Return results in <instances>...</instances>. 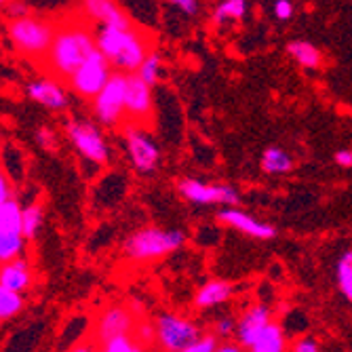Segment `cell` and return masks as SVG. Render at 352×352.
Listing matches in <instances>:
<instances>
[{
  "label": "cell",
  "mask_w": 352,
  "mask_h": 352,
  "mask_svg": "<svg viewBox=\"0 0 352 352\" xmlns=\"http://www.w3.org/2000/svg\"><path fill=\"white\" fill-rule=\"evenodd\" d=\"M215 352H245V348L239 342H221Z\"/></svg>",
  "instance_id": "40"
},
{
  "label": "cell",
  "mask_w": 352,
  "mask_h": 352,
  "mask_svg": "<svg viewBox=\"0 0 352 352\" xmlns=\"http://www.w3.org/2000/svg\"><path fill=\"white\" fill-rule=\"evenodd\" d=\"M102 352H146V350L133 336H118L102 344Z\"/></svg>",
  "instance_id": "29"
},
{
  "label": "cell",
  "mask_w": 352,
  "mask_h": 352,
  "mask_svg": "<svg viewBox=\"0 0 352 352\" xmlns=\"http://www.w3.org/2000/svg\"><path fill=\"white\" fill-rule=\"evenodd\" d=\"M186 243L184 230H165V228H142L126 236L122 251L129 260L152 262L177 251Z\"/></svg>",
  "instance_id": "4"
},
{
  "label": "cell",
  "mask_w": 352,
  "mask_h": 352,
  "mask_svg": "<svg viewBox=\"0 0 352 352\" xmlns=\"http://www.w3.org/2000/svg\"><path fill=\"white\" fill-rule=\"evenodd\" d=\"M57 34V21L38 15H28L7 21V36L23 57L45 61Z\"/></svg>",
  "instance_id": "3"
},
{
  "label": "cell",
  "mask_w": 352,
  "mask_h": 352,
  "mask_svg": "<svg viewBox=\"0 0 352 352\" xmlns=\"http://www.w3.org/2000/svg\"><path fill=\"white\" fill-rule=\"evenodd\" d=\"M36 140H38V144H41L43 148H49V150H53V148H55V133H53L51 129H47V126H43V129H38Z\"/></svg>",
  "instance_id": "36"
},
{
  "label": "cell",
  "mask_w": 352,
  "mask_h": 352,
  "mask_svg": "<svg viewBox=\"0 0 352 352\" xmlns=\"http://www.w3.org/2000/svg\"><path fill=\"white\" fill-rule=\"evenodd\" d=\"M30 285H32V268L25 258H17L3 264V270H0V289L23 294L25 289H30Z\"/></svg>",
  "instance_id": "17"
},
{
  "label": "cell",
  "mask_w": 352,
  "mask_h": 352,
  "mask_svg": "<svg viewBox=\"0 0 352 352\" xmlns=\"http://www.w3.org/2000/svg\"><path fill=\"white\" fill-rule=\"evenodd\" d=\"M25 93L32 102H36L38 106L47 108V110H66L68 108V93L66 89L59 87V80L53 76H45V78H36L28 82Z\"/></svg>",
  "instance_id": "14"
},
{
  "label": "cell",
  "mask_w": 352,
  "mask_h": 352,
  "mask_svg": "<svg viewBox=\"0 0 352 352\" xmlns=\"http://www.w3.org/2000/svg\"><path fill=\"white\" fill-rule=\"evenodd\" d=\"M152 85H148L138 72L126 74V114H129V120L138 122H146L152 116Z\"/></svg>",
  "instance_id": "12"
},
{
  "label": "cell",
  "mask_w": 352,
  "mask_h": 352,
  "mask_svg": "<svg viewBox=\"0 0 352 352\" xmlns=\"http://www.w3.org/2000/svg\"><path fill=\"white\" fill-rule=\"evenodd\" d=\"M217 219L221 223H226V226H232V228L245 232L247 236L260 239V241H272L276 236V230L270 226V223H262L260 219H255L253 215H249L245 211H239L234 207L221 209L217 213Z\"/></svg>",
  "instance_id": "15"
},
{
  "label": "cell",
  "mask_w": 352,
  "mask_h": 352,
  "mask_svg": "<svg viewBox=\"0 0 352 352\" xmlns=\"http://www.w3.org/2000/svg\"><path fill=\"white\" fill-rule=\"evenodd\" d=\"M294 0H274V17L278 21H289L294 17Z\"/></svg>",
  "instance_id": "32"
},
{
  "label": "cell",
  "mask_w": 352,
  "mask_h": 352,
  "mask_svg": "<svg viewBox=\"0 0 352 352\" xmlns=\"http://www.w3.org/2000/svg\"><path fill=\"white\" fill-rule=\"evenodd\" d=\"M156 342L161 344L165 352H179L188 344L197 342L203 333L201 329L190 321V318L175 314V312H165L156 318Z\"/></svg>",
  "instance_id": "7"
},
{
  "label": "cell",
  "mask_w": 352,
  "mask_h": 352,
  "mask_svg": "<svg viewBox=\"0 0 352 352\" xmlns=\"http://www.w3.org/2000/svg\"><path fill=\"white\" fill-rule=\"evenodd\" d=\"M0 234H23V209L15 195L0 201Z\"/></svg>",
  "instance_id": "19"
},
{
  "label": "cell",
  "mask_w": 352,
  "mask_h": 352,
  "mask_svg": "<svg viewBox=\"0 0 352 352\" xmlns=\"http://www.w3.org/2000/svg\"><path fill=\"white\" fill-rule=\"evenodd\" d=\"M11 197H13V188H11V184H9L7 175L3 173V175H0V201H7V199H11Z\"/></svg>",
  "instance_id": "38"
},
{
  "label": "cell",
  "mask_w": 352,
  "mask_h": 352,
  "mask_svg": "<svg viewBox=\"0 0 352 352\" xmlns=\"http://www.w3.org/2000/svg\"><path fill=\"white\" fill-rule=\"evenodd\" d=\"M232 292L234 289H232V285L228 280H219V278L207 280L195 296V306L199 310L215 308V306H219L223 302H228L232 298Z\"/></svg>",
  "instance_id": "18"
},
{
  "label": "cell",
  "mask_w": 352,
  "mask_h": 352,
  "mask_svg": "<svg viewBox=\"0 0 352 352\" xmlns=\"http://www.w3.org/2000/svg\"><path fill=\"white\" fill-rule=\"evenodd\" d=\"M247 13V3L245 0H221L217 9L213 11V21L215 23H226L245 17Z\"/></svg>",
  "instance_id": "23"
},
{
  "label": "cell",
  "mask_w": 352,
  "mask_h": 352,
  "mask_svg": "<svg viewBox=\"0 0 352 352\" xmlns=\"http://www.w3.org/2000/svg\"><path fill=\"white\" fill-rule=\"evenodd\" d=\"M161 70H163V61L158 57V53H150L146 57V61L142 63V68L138 70V74L148 82V85H156L158 78H161Z\"/></svg>",
  "instance_id": "28"
},
{
  "label": "cell",
  "mask_w": 352,
  "mask_h": 352,
  "mask_svg": "<svg viewBox=\"0 0 352 352\" xmlns=\"http://www.w3.org/2000/svg\"><path fill=\"white\" fill-rule=\"evenodd\" d=\"M68 138L72 142V146L76 148V152L87 158V161L95 163V165H104L110 158V150L108 144L104 140V133L91 122H82V120H72L66 126Z\"/></svg>",
  "instance_id": "9"
},
{
  "label": "cell",
  "mask_w": 352,
  "mask_h": 352,
  "mask_svg": "<svg viewBox=\"0 0 352 352\" xmlns=\"http://www.w3.org/2000/svg\"><path fill=\"white\" fill-rule=\"evenodd\" d=\"M292 352H321V346H318L312 338H302V340L294 342Z\"/></svg>",
  "instance_id": "34"
},
{
  "label": "cell",
  "mask_w": 352,
  "mask_h": 352,
  "mask_svg": "<svg viewBox=\"0 0 352 352\" xmlns=\"http://www.w3.org/2000/svg\"><path fill=\"white\" fill-rule=\"evenodd\" d=\"M126 74L114 72L108 80V85L93 98V114L102 124L116 126L126 114Z\"/></svg>",
  "instance_id": "6"
},
{
  "label": "cell",
  "mask_w": 352,
  "mask_h": 352,
  "mask_svg": "<svg viewBox=\"0 0 352 352\" xmlns=\"http://www.w3.org/2000/svg\"><path fill=\"white\" fill-rule=\"evenodd\" d=\"M260 165H262V171L268 175H283V173H289L294 169V158L289 156L287 150L272 146V148H266L262 152Z\"/></svg>",
  "instance_id": "21"
},
{
  "label": "cell",
  "mask_w": 352,
  "mask_h": 352,
  "mask_svg": "<svg viewBox=\"0 0 352 352\" xmlns=\"http://www.w3.org/2000/svg\"><path fill=\"white\" fill-rule=\"evenodd\" d=\"M7 13H9L11 19H19V17L32 15L30 13V5L25 3V0H11V3L7 5Z\"/></svg>",
  "instance_id": "33"
},
{
  "label": "cell",
  "mask_w": 352,
  "mask_h": 352,
  "mask_svg": "<svg viewBox=\"0 0 352 352\" xmlns=\"http://www.w3.org/2000/svg\"><path fill=\"white\" fill-rule=\"evenodd\" d=\"M124 146H126V154H129L133 167L140 173H152L158 165V158H161V152H158V146L152 142L150 133L140 129V126L131 124L124 129Z\"/></svg>",
  "instance_id": "10"
},
{
  "label": "cell",
  "mask_w": 352,
  "mask_h": 352,
  "mask_svg": "<svg viewBox=\"0 0 352 352\" xmlns=\"http://www.w3.org/2000/svg\"><path fill=\"white\" fill-rule=\"evenodd\" d=\"M23 306H25V302H23L21 294L0 289V318H3V321H9V318L17 316L23 310Z\"/></svg>",
  "instance_id": "26"
},
{
  "label": "cell",
  "mask_w": 352,
  "mask_h": 352,
  "mask_svg": "<svg viewBox=\"0 0 352 352\" xmlns=\"http://www.w3.org/2000/svg\"><path fill=\"white\" fill-rule=\"evenodd\" d=\"M272 323V310L266 304H255L247 308L236 321V342L247 350L255 340H258L264 329Z\"/></svg>",
  "instance_id": "13"
},
{
  "label": "cell",
  "mask_w": 352,
  "mask_h": 352,
  "mask_svg": "<svg viewBox=\"0 0 352 352\" xmlns=\"http://www.w3.org/2000/svg\"><path fill=\"white\" fill-rule=\"evenodd\" d=\"M112 63L108 61V57L98 49V51H93L82 66L70 76L68 85L70 89L80 95V98L85 100H93V98H98V93L108 85L110 76L114 74L112 70Z\"/></svg>",
  "instance_id": "5"
},
{
  "label": "cell",
  "mask_w": 352,
  "mask_h": 352,
  "mask_svg": "<svg viewBox=\"0 0 352 352\" xmlns=\"http://www.w3.org/2000/svg\"><path fill=\"white\" fill-rule=\"evenodd\" d=\"M43 207L38 203H32L28 207H23V236L28 241L36 239L41 226H43Z\"/></svg>",
  "instance_id": "25"
},
{
  "label": "cell",
  "mask_w": 352,
  "mask_h": 352,
  "mask_svg": "<svg viewBox=\"0 0 352 352\" xmlns=\"http://www.w3.org/2000/svg\"><path fill=\"white\" fill-rule=\"evenodd\" d=\"M0 3H3V5H5V7H7V5H9V3H11V0H0Z\"/></svg>",
  "instance_id": "41"
},
{
  "label": "cell",
  "mask_w": 352,
  "mask_h": 352,
  "mask_svg": "<svg viewBox=\"0 0 352 352\" xmlns=\"http://www.w3.org/2000/svg\"><path fill=\"white\" fill-rule=\"evenodd\" d=\"M23 241V234H0V260H3V264L21 258Z\"/></svg>",
  "instance_id": "27"
},
{
  "label": "cell",
  "mask_w": 352,
  "mask_h": 352,
  "mask_svg": "<svg viewBox=\"0 0 352 352\" xmlns=\"http://www.w3.org/2000/svg\"><path fill=\"white\" fill-rule=\"evenodd\" d=\"M70 352H102V346L95 342V340H91V342H78Z\"/></svg>",
  "instance_id": "37"
},
{
  "label": "cell",
  "mask_w": 352,
  "mask_h": 352,
  "mask_svg": "<svg viewBox=\"0 0 352 352\" xmlns=\"http://www.w3.org/2000/svg\"><path fill=\"white\" fill-rule=\"evenodd\" d=\"M95 38H98L100 51L108 57L116 72H138L146 57L152 53L148 34L135 25H95Z\"/></svg>",
  "instance_id": "2"
},
{
  "label": "cell",
  "mask_w": 352,
  "mask_h": 352,
  "mask_svg": "<svg viewBox=\"0 0 352 352\" xmlns=\"http://www.w3.org/2000/svg\"><path fill=\"white\" fill-rule=\"evenodd\" d=\"M338 287L342 296L352 302V249H348L338 262Z\"/></svg>",
  "instance_id": "24"
},
{
  "label": "cell",
  "mask_w": 352,
  "mask_h": 352,
  "mask_svg": "<svg viewBox=\"0 0 352 352\" xmlns=\"http://www.w3.org/2000/svg\"><path fill=\"white\" fill-rule=\"evenodd\" d=\"M232 333H236V321L232 316H221L219 321H215V336L226 340L230 338Z\"/></svg>",
  "instance_id": "31"
},
{
  "label": "cell",
  "mask_w": 352,
  "mask_h": 352,
  "mask_svg": "<svg viewBox=\"0 0 352 352\" xmlns=\"http://www.w3.org/2000/svg\"><path fill=\"white\" fill-rule=\"evenodd\" d=\"M25 3H30V0H25Z\"/></svg>",
  "instance_id": "42"
},
{
  "label": "cell",
  "mask_w": 352,
  "mask_h": 352,
  "mask_svg": "<svg viewBox=\"0 0 352 352\" xmlns=\"http://www.w3.org/2000/svg\"><path fill=\"white\" fill-rule=\"evenodd\" d=\"M169 5H173L175 9H179L186 15H195L199 11V3L197 0H167Z\"/></svg>",
  "instance_id": "35"
},
{
  "label": "cell",
  "mask_w": 352,
  "mask_h": 352,
  "mask_svg": "<svg viewBox=\"0 0 352 352\" xmlns=\"http://www.w3.org/2000/svg\"><path fill=\"white\" fill-rule=\"evenodd\" d=\"M95 30L80 19L57 21V34L53 47L45 59L47 70L57 80H70V76L82 66L85 59L98 51Z\"/></svg>",
  "instance_id": "1"
},
{
  "label": "cell",
  "mask_w": 352,
  "mask_h": 352,
  "mask_svg": "<svg viewBox=\"0 0 352 352\" xmlns=\"http://www.w3.org/2000/svg\"><path fill=\"white\" fill-rule=\"evenodd\" d=\"M177 190L184 199H188L195 205H228L234 207L241 203V195L234 186L228 184H207L201 179H179L177 182Z\"/></svg>",
  "instance_id": "8"
},
{
  "label": "cell",
  "mask_w": 352,
  "mask_h": 352,
  "mask_svg": "<svg viewBox=\"0 0 352 352\" xmlns=\"http://www.w3.org/2000/svg\"><path fill=\"white\" fill-rule=\"evenodd\" d=\"M133 312L126 310L124 306H108L95 321V342L100 346L118 338V336H131L129 331L135 329Z\"/></svg>",
  "instance_id": "11"
},
{
  "label": "cell",
  "mask_w": 352,
  "mask_h": 352,
  "mask_svg": "<svg viewBox=\"0 0 352 352\" xmlns=\"http://www.w3.org/2000/svg\"><path fill=\"white\" fill-rule=\"evenodd\" d=\"M82 13L85 19L93 21L95 25H118V28L133 25L129 15L114 0H82Z\"/></svg>",
  "instance_id": "16"
},
{
  "label": "cell",
  "mask_w": 352,
  "mask_h": 352,
  "mask_svg": "<svg viewBox=\"0 0 352 352\" xmlns=\"http://www.w3.org/2000/svg\"><path fill=\"white\" fill-rule=\"evenodd\" d=\"M219 346V338L215 333H203L197 342L188 344L179 352H215Z\"/></svg>",
  "instance_id": "30"
},
{
  "label": "cell",
  "mask_w": 352,
  "mask_h": 352,
  "mask_svg": "<svg viewBox=\"0 0 352 352\" xmlns=\"http://www.w3.org/2000/svg\"><path fill=\"white\" fill-rule=\"evenodd\" d=\"M336 163L340 167H352V150H340L336 154Z\"/></svg>",
  "instance_id": "39"
},
{
  "label": "cell",
  "mask_w": 352,
  "mask_h": 352,
  "mask_svg": "<svg viewBox=\"0 0 352 352\" xmlns=\"http://www.w3.org/2000/svg\"><path fill=\"white\" fill-rule=\"evenodd\" d=\"M247 352H287V336L283 327L272 321L264 333L247 348Z\"/></svg>",
  "instance_id": "20"
},
{
  "label": "cell",
  "mask_w": 352,
  "mask_h": 352,
  "mask_svg": "<svg viewBox=\"0 0 352 352\" xmlns=\"http://www.w3.org/2000/svg\"><path fill=\"white\" fill-rule=\"evenodd\" d=\"M287 53L294 57V61H298L304 68H318L321 66V51H318L314 45L306 43V41H294L287 47Z\"/></svg>",
  "instance_id": "22"
}]
</instances>
